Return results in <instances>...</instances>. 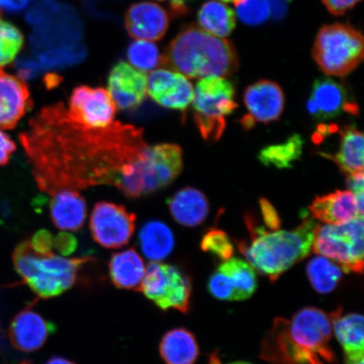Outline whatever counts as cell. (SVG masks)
I'll return each instance as SVG.
<instances>
[{"label":"cell","mask_w":364,"mask_h":364,"mask_svg":"<svg viewBox=\"0 0 364 364\" xmlns=\"http://www.w3.org/2000/svg\"><path fill=\"white\" fill-rule=\"evenodd\" d=\"M330 316L315 307L277 318L262 343L261 358L269 364H328L336 358L330 346Z\"/></svg>","instance_id":"cell-2"},{"label":"cell","mask_w":364,"mask_h":364,"mask_svg":"<svg viewBox=\"0 0 364 364\" xmlns=\"http://www.w3.org/2000/svg\"><path fill=\"white\" fill-rule=\"evenodd\" d=\"M91 260L90 257L41 254L31 247L29 240L18 245L13 255L18 274L38 297L44 299L58 297L70 290L78 279L82 267Z\"/></svg>","instance_id":"cell-5"},{"label":"cell","mask_w":364,"mask_h":364,"mask_svg":"<svg viewBox=\"0 0 364 364\" xmlns=\"http://www.w3.org/2000/svg\"><path fill=\"white\" fill-rule=\"evenodd\" d=\"M139 290L161 311L175 309L183 314L189 311L192 283L177 267L150 262Z\"/></svg>","instance_id":"cell-10"},{"label":"cell","mask_w":364,"mask_h":364,"mask_svg":"<svg viewBox=\"0 0 364 364\" xmlns=\"http://www.w3.org/2000/svg\"><path fill=\"white\" fill-rule=\"evenodd\" d=\"M131 65L140 71H150L162 65L163 58L157 46L150 41L136 40L127 49Z\"/></svg>","instance_id":"cell-34"},{"label":"cell","mask_w":364,"mask_h":364,"mask_svg":"<svg viewBox=\"0 0 364 364\" xmlns=\"http://www.w3.org/2000/svg\"><path fill=\"white\" fill-rule=\"evenodd\" d=\"M170 213L178 224L197 227L206 220L209 204L206 196L193 188H184L168 200Z\"/></svg>","instance_id":"cell-22"},{"label":"cell","mask_w":364,"mask_h":364,"mask_svg":"<svg viewBox=\"0 0 364 364\" xmlns=\"http://www.w3.org/2000/svg\"><path fill=\"white\" fill-rule=\"evenodd\" d=\"M24 45V36L17 26L0 17V70L15 62Z\"/></svg>","instance_id":"cell-33"},{"label":"cell","mask_w":364,"mask_h":364,"mask_svg":"<svg viewBox=\"0 0 364 364\" xmlns=\"http://www.w3.org/2000/svg\"><path fill=\"white\" fill-rule=\"evenodd\" d=\"M361 31L344 23L326 25L318 30L312 48V58L328 76H348L363 62Z\"/></svg>","instance_id":"cell-6"},{"label":"cell","mask_w":364,"mask_h":364,"mask_svg":"<svg viewBox=\"0 0 364 364\" xmlns=\"http://www.w3.org/2000/svg\"><path fill=\"white\" fill-rule=\"evenodd\" d=\"M225 275L233 294V301H242L253 295L257 288V277L254 268L239 258H230L218 267Z\"/></svg>","instance_id":"cell-28"},{"label":"cell","mask_w":364,"mask_h":364,"mask_svg":"<svg viewBox=\"0 0 364 364\" xmlns=\"http://www.w3.org/2000/svg\"><path fill=\"white\" fill-rule=\"evenodd\" d=\"M307 110L318 120L333 119L344 113L359 115L358 105L353 101L345 86L327 77H321L313 84Z\"/></svg>","instance_id":"cell-15"},{"label":"cell","mask_w":364,"mask_h":364,"mask_svg":"<svg viewBox=\"0 0 364 364\" xmlns=\"http://www.w3.org/2000/svg\"><path fill=\"white\" fill-rule=\"evenodd\" d=\"M16 149V144L10 136L0 130V166L6 165Z\"/></svg>","instance_id":"cell-43"},{"label":"cell","mask_w":364,"mask_h":364,"mask_svg":"<svg viewBox=\"0 0 364 364\" xmlns=\"http://www.w3.org/2000/svg\"><path fill=\"white\" fill-rule=\"evenodd\" d=\"M27 23L33 27L30 43L33 53L79 43L81 22L74 9L53 0H43L26 13Z\"/></svg>","instance_id":"cell-7"},{"label":"cell","mask_w":364,"mask_h":364,"mask_svg":"<svg viewBox=\"0 0 364 364\" xmlns=\"http://www.w3.org/2000/svg\"><path fill=\"white\" fill-rule=\"evenodd\" d=\"M77 247H78V241L72 234L63 232L54 236L53 248L63 257H68L74 253Z\"/></svg>","instance_id":"cell-40"},{"label":"cell","mask_w":364,"mask_h":364,"mask_svg":"<svg viewBox=\"0 0 364 364\" xmlns=\"http://www.w3.org/2000/svg\"><path fill=\"white\" fill-rule=\"evenodd\" d=\"M20 139L41 189L54 193L98 184L118 188L149 146L134 127L87 129L62 106L45 109Z\"/></svg>","instance_id":"cell-1"},{"label":"cell","mask_w":364,"mask_h":364,"mask_svg":"<svg viewBox=\"0 0 364 364\" xmlns=\"http://www.w3.org/2000/svg\"><path fill=\"white\" fill-rule=\"evenodd\" d=\"M193 98L194 89L192 83L188 77L179 73L174 85L156 102L163 107L184 112L193 103Z\"/></svg>","instance_id":"cell-35"},{"label":"cell","mask_w":364,"mask_h":364,"mask_svg":"<svg viewBox=\"0 0 364 364\" xmlns=\"http://www.w3.org/2000/svg\"><path fill=\"white\" fill-rule=\"evenodd\" d=\"M159 352L165 364H196L199 357L197 339L182 327L168 331L162 336Z\"/></svg>","instance_id":"cell-24"},{"label":"cell","mask_w":364,"mask_h":364,"mask_svg":"<svg viewBox=\"0 0 364 364\" xmlns=\"http://www.w3.org/2000/svg\"><path fill=\"white\" fill-rule=\"evenodd\" d=\"M43 70H60L78 65L86 57V49L79 43L44 50L36 54Z\"/></svg>","instance_id":"cell-32"},{"label":"cell","mask_w":364,"mask_h":364,"mask_svg":"<svg viewBox=\"0 0 364 364\" xmlns=\"http://www.w3.org/2000/svg\"><path fill=\"white\" fill-rule=\"evenodd\" d=\"M139 241L144 257L151 262L165 260L175 247L171 230L159 220H150L141 228Z\"/></svg>","instance_id":"cell-27"},{"label":"cell","mask_w":364,"mask_h":364,"mask_svg":"<svg viewBox=\"0 0 364 364\" xmlns=\"http://www.w3.org/2000/svg\"><path fill=\"white\" fill-rule=\"evenodd\" d=\"M303 149L302 136L294 134L284 143L263 149L259 154L258 159L267 166H274L277 169H289L294 163L301 157Z\"/></svg>","instance_id":"cell-30"},{"label":"cell","mask_w":364,"mask_h":364,"mask_svg":"<svg viewBox=\"0 0 364 364\" xmlns=\"http://www.w3.org/2000/svg\"><path fill=\"white\" fill-rule=\"evenodd\" d=\"M108 267L112 284L117 289L139 290L146 268L142 257L135 249L114 253Z\"/></svg>","instance_id":"cell-23"},{"label":"cell","mask_w":364,"mask_h":364,"mask_svg":"<svg viewBox=\"0 0 364 364\" xmlns=\"http://www.w3.org/2000/svg\"><path fill=\"white\" fill-rule=\"evenodd\" d=\"M332 331L335 332L345 352V357L363 356V317L359 314L336 311L330 315Z\"/></svg>","instance_id":"cell-25"},{"label":"cell","mask_w":364,"mask_h":364,"mask_svg":"<svg viewBox=\"0 0 364 364\" xmlns=\"http://www.w3.org/2000/svg\"><path fill=\"white\" fill-rule=\"evenodd\" d=\"M31 107L25 82L0 70V129H14Z\"/></svg>","instance_id":"cell-19"},{"label":"cell","mask_w":364,"mask_h":364,"mask_svg":"<svg viewBox=\"0 0 364 364\" xmlns=\"http://www.w3.org/2000/svg\"><path fill=\"white\" fill-rule=\"evenodd\" d=\"M56 331L53 322L47 320L39 313L26 308L14 317L9 329V338L19 351H38Z\"/></svg>","instance_id":"cell-16"},{"label":"cell","mask_w":364,"mask_h":364,"mask_svg":"<svg viewBox=\"0 0 364 364\" xmlns=\"http://www.w3.org/2000/svg\"><path fill=\"white\" fill-rule=\"evenodd\" d=\"M164 65L193 79L227 77L238 70L237 50L225 38L209 34L197 26L182 29L162 56Z\"/></svg>","instance_id":"cell-3"},{"label":"cell","mask_w":364,"mask_h":364,"mask_svg":"<svg viewBox=\"0 0 364 364\" xmlns=\"http://www.w3.org/2000/svg\"><path fill=\"white\" fill-rule=\"evenodd\" d=\"M201 248L205 252L215 255V257L223 261L229 260L233 257L234 245L225 234L221 230L213 229L208 230L203 235L201 241Z\"/></svg>","instance_id":"cell-37"},{"label":"cell","mask_w":364,"mask_h":364,"mask_svg":"<svg viewBox=\"0 0 364 364\" xmlns=\"http://www.w3.org/2000/svg\"><path fill=\"white\" fill-rule=\"evenodd\" d=\"M244 103L248 114L241 122L245 129H250L257 122L270 124L279 120L284 110V93L276 82L259 80L245 89Z\"/></svg>","instance_id":"cell-14"},{"label":"cell","mask_w":364,"mask_h":364,"mask_svg":"<svg viewBox=\"0 0 364 364\" xmlns=\"http://www.w3.org/2000/svg\"><path fill=\"white\" fill-rule=\"evenodd\" d=\"M193 104L200 134L205 140L215 142L224 134L225 117L238 107L235 85L224 77H206L196 86Z\"/></svg>","instance_id":"cell-8"},{"label":"cell","mask_w":364,"mask_h":364,"mask_svg":"<svg viewBox=\"0 0 364 364\" xmlns=\"http://www.w3.org/2000/svg\"><path fill=\"white\" fill-rule=\"evenodd\" d=\"M136 215L115 203L100 202L95 205L90 220L95 242L107 249L124 247L134 235Z\"/></svg>","instance_id":"cell-11"},{"label":"cell","mask_w":364,"mask_h":364,"mask_svg":"<svg viewBox=\"0 0 364 364\" xmlns=\"http://www.w3.org/2000/svg\"><path fill=\"white\" fill-rule=\"evenodd\" d=\"M15 70L16 76L22 81H30L39 76L43 71L38 59L29 55L21 56L16 59Z\"/></svg>","instance_id":"cell-38"},{"label":"cell","mask_w":364,"mask_h":364,"mask_svg":"<svg viewBox=\"0 0 364 364\" xmlns=\"http://www.w3.org/2000/svg\"><path fill=\"white\" fill-rule=\"evenodd\" d=\"M252 235L250 244L241 242L239 249L255 269L272 281L306 258L312 249L317 225L312 218H306L295 230L268 231L255 224L247 217Z\"/></svg>","instance_id":"cell-4"},{"label":"cell","mask_w":364,"mask_h":364,"mask_svg":"<svg viewBox=\"0 0 364 364\" xmlns=\"http://www.w3.org/2000/svg\"><path fill=\"white\" fill-rule=\"evenodd\" d=\"M311 215L316 220L328 225L344 224L358 216L357 200L350 191L338 190L316 198L309 207Z\"/></svg>","instance_id":"cell-20"},{"label":"cell","mask_w":364,"mask_h":364,"mask_svg":"<svg viewBox=\"0 0 364 364\" xmlns=\"http://www.w3.org/2000/svg\"><path fill=\"white\" fill-rule=\"evenodd\" d=\"M347 184L350 189V192H352L354 195L363 193V171L353 173V174L348 175Z\"/></svg>","instance_id":"cell-45"},{"label":"cell","mask_w":364,"mask_h":364,"mask_svg":"<svg viewBox=\"0 0 364 364\" xmlns=\"http://www.w3.org/2000/svg\"><path fill=\"white\" fill-rule=\"evenodd\" d=\"M321 1L332 15L341 16L351 11L361 0H321Z\"/></svg>","instance_id":"cell-42"},{"label":"cell","mask_w":364,"mask_h":364,"mask_svg":"<svg viewBox=\"0 0 364 364\" xmlns=\"http://www.w3.org/2000/svg\"><path fill=\"white\" fill-rule=\"evenodd\" d=\"M346 364H364L363 356L358 357H345Z\"/></svg>","instance_id":"cell-49"},{"label":"cell","mask_w":364,"mask_h":364,"mask_svg":"<svg viewBox=\"0 0 364 364\" xmlns=\"http://www.w3.org/2000/svg\"><path fill=\"white\" fill-rule=\"evenodd\" d=\"M221 1L225 3H233L235 4L236 3H238L240 0H221Z\"/></svg>","instance_id":"cell-50"},{"label":"cell","mask_w":364,"mask_h":364,"mask_svg":"<svg viewBox=\"0 0 364 364\" xmlns=\"http://www.w3.org/2000/svg\"><path fill=\"white\" fill-rule=\"evenodd\" d=\"M195 0H171V10L174 16H182L189 12V6Z\"/></svg>","instance_id":"cell-46"},{"label":"cell","mask_w":364,"mask_h":364,"mask_svg":"<svg viewBox=\"0 0 364 364\" xmlns=\"http://www.w3.org/2000/svg\"><path fill=\"white\" fill-rule=\"evenodd\" d=\"M20 364H31V363L28 361H24V362L21 363Z\"/></svg>","instance_id":"cell-52"},{"label":"cell","mask_w":364,"mask_h":364,"mask_svg":"<svg viewBox=\"0 0 364 364\" xmlns=\"http://www.w3.org/2000/svg\"><path fill=\"white\" fill-rule=\"evenodd\" d=\"M183 156L179 145L162 144L149 146L141 166L144 196L166 188L179 176Z\"/></svg>","instance_id":"cell-13"},{"label":"cell","mask_w":364,"mask_h":364,"mask_svg":"<svg viewBox=\"0 0 364 364\" xmlns=\"http://www.w3.org/2000/svg\"><path fill=\"white\" fill-rule=\"evenodd\" d=\"M363 215L344 224L316 227L313 252L331 259L345 272L362 273L364 257Z\"/></svg>","instance_id":"cell-9"},{"label":"cell","mask_w":364,"mask_h":364,"mask_svg":"<svg viewBox=\"0 0 364 364\" xmlns=\"http://www.w3.org/2000/svg\"><path fill=\"white\" fill-rule=\"evenodd\" d=\"M45 364H76L75 363L68 360V359L63 357H53L49 358Z\"/></svg>","instance_id":"cell-48"},{"label":"cell","mask_w":364,"mask_h":364,"mask_svg":"<svg viewBox=\"0 0 364 364\" xmlns=\"http://www.w3.org/2000/svg\"><path fill=\"white\" fill-rule=\"evenodd\" d=\"M108 89L114 103L122 110H129L146 97L147 77L129 63L119 62L109 75Z\"/></svg>","instance_id":"cell-17"},{"label":"cell","mask_w":364,"mask_h":364,"mask_svg":"<svg viewBox=\"0 0 364 364\" xmlns=\"http://www.w3.org/2000/svg\"><path fill=\"white\" fill-rule=\"evenodd\" d=\"M67 114L73 122L92 129H107L114 124L116 105L108 90L79 86L73 90Z\"/></svg>","instance_id":"cell-12"},{"label":"cell","mask_w":364,"mask_h":364,"mask_svg":"<svg viewBox=\"0 0 364 364\" xmlns=\"http://www.w3.org/2000/svg\"><path fill=\"white\" fill-rule=\"evenodd\" d=\"M235 6L236 15L245 25H262L271 15L268 0H240Z\"/></svg>","instance_id":"cell-36"},{"label":"cell","mask_w":364,"mask_h":364,"mask_svg":"<svg viewBox=\"0 0 364 364\" xmlns=\"http://www.w3.org/2000/svg\"><path fill=\"white\" fill-rule=\"evenodd\" d=\"M31 247L41 254L53 253L54 236L49 231L42 230L29 240Z\"/></svg>","instance_id":"cell-39"},{"label":"cell","mask_w":364,"mask_h":364,"mask_svg":"<svg viewBox=\"0 0 364 364\" xmlns=\"http://www.w3.org/2000/svg\"><path fill=\"white\" fill-rule=\"evenodd\" d=\"M229 364H252V363H250L247 362H244V361H237V362L230 363Z\"/></svg>","instance_id":"cell-51"},{"label":"cell","mask_w":364,"mask_h":364,"mask_svg":"<svg viewBox=\"0 0 364 364\" xmlns=\"http://www.w3.org/2000/svg\"><path fill=\"white\" fill-rule=\"evenodd\" d=\"M338 151L335 154H321L331 159L343 174L363 171V134L357 127L346 126L340 132Z\"/></svg>","instance_id":"cell-26"},{"label":"cell","mask_w":364,"mask_h":364,"mask_svg":"<svg viewBox=\"0 0 364 364\" xmlns=\"http://www.w3.org/2000/svg\"><path fill=\"white\" fill-rule=\"evenodd\" d=\"M54 225L61 230L77 231L84 226L87 217L85 200L75 190H60L50 203Z\"/></svg>","instance_id":"cell-21"},{"label":"cell","mask_w":364,"mask_h":364,"mask_svg":"<svg viewBox=\"0 0 364 364\" xmlns=\"http://www.w3.org/2000/svg\"><path fill=\"white\" fill-rule=\"evenodd\" d=\"M198 22L200 28L206 33L225 38L235 28V14L224 3L209 0L200 8Z\"/></svg>","instance_id":"cell-29"},{"label":"cell","mask_w":364,"mask_h":364,"mask_svg":"<svg viewBox=\"0 0 364 364\" xmlns=\"http://www.w3.org/2000/svg\"><path fill=\"white\" fill-rule=\"evenodd\" d=\"M260 209L265 224L270 231L280 230L281 220L274 207L265 198L260 200Z\"/></svg>","instance_id":"cell-41"},{"label":"cell","mask_w":364,"mask_h":364,"mask_svg":"<svg viewBox=\"0 0 364 364\" xmlns=\"http://www.w3.org/2000/svg\"><path fill=\"white\" fill-rule=\"evenodd\" d=\"M270 4L271 14L275 19H279L284 16L288 9L289 0H268Z\"/></svg>","instance_id":"cell-47"},{"label":"cell","mask_w":364,"mask_h":364,"mask_svg":"<svg viewBox=\"0 0 364 364\" xmlns=\"http://www.w3.org/2000/svg\"><path fill=\"white\" fill-rule=\"evenodd\" d=\"M343 272L338 264L321 256L312 258L306 267L307 277L311 286L322 294H329L336 289Z\"/></svg>","instance_id":"cell-31"},{"label":"cell","mask_w":364,"mask_h":364,"mask_svg":"<svg viewBox=\"0 0 364 364\" xmlns=\"http://www.w3.org/2000/svg\"><path fill=\"white\" fill-rule=\"evenodd\" d=\"M125 26L134 38L157 41L166 33L169 27V17L159 4L140 2L133 4L127 10Z\"/></svg>","instance_id":"cell-18"},{"label":"cell","mask_w":364,"mask_h":364,"mask_svg":"<svg viewBox=\"0 0 364 364\" xmlns=\"http://www.w3.org/2000/svg\"><path fill=\"white\" fill-rule=\"evenodd\" d=\"M33 0H0V12L16 14L24 11Z\"/></svg>","instance_id":"cell-44"}]
</instances>
